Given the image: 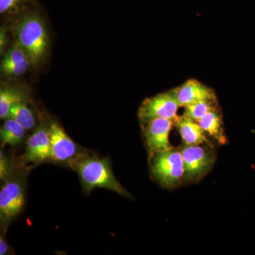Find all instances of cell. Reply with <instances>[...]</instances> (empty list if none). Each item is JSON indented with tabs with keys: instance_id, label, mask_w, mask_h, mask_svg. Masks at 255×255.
Returning a JSON list of instances; mask_svg holds the SVG:
<instances>
[{
	"instance_id": "4",
	"label": "cell",
	"mask_w": 255,
	"mask_h": 255,
	"mask_svg": "<svg viewBox=\"0 0 255 255\" xmlns=\"http://www.w3.org/2000/svg\"><path fill=\"white\" fill-rule=\"evenodd\" d=\"M179 150L184 160V183L199 182L209 173L216 162V153L209 147L184 144Z\"/></svg>"
},
{
	"instance_id": "7",
	"label": "cell",
	"mask_w": 255,
	"mask_h": 255,
	"mask_svg": "<svg viewBox=\"0 0 255 255\" xmlns=\"http://www.w3.org/2000/svg\"><path fill=\"white\" fill-rule=\"evenodd\" d=\"M179 107L173 92L170 90L145 99L139 107L137 116L141 124L154 119H170L174 123L179 117Z\"/></svg>"
},
{
	"instance_id": "8",
	"label": "cell",
	"mask_w": 255,
	"mask_h": 255,
	"mask_svg": "<svg viewBox=\"0 0 255 255\" xmlns=\"http://www.w3.org/2000/svg\"><path fill=\"white\" fill-rule=\"evenodd\" d=\"M173 126V121L167 119H154L141 124L149 162L155 154L174 148L169 142V134Z\"/></svg>"
},
{
	"instance_id": "13",
	"label": "cell",
	"mask_w": 255,
	"mask_h": 255,
	"mask_svg": "<svg viewBox=\"0 0 255 255\" xmlns=\"http://www.w3.org/2000/svg\"><path fill=\"white\" fill-rule=\"evenodd\" d=\"M26 130L14 119H6L0 130L1 147H4L6 145L14 147L22 143Z\"/></svg>"
},
{
	"instance_id": "17",
	"label": "cell",
	"mask_w": 255,
	"mask_h": 255,
	"mask_svg": "<svg viewBox=\"0 0 255 255\" xmlns=\"http://www.w3.org/2000/svg\"><path fill=\"white\" fill-rule=\"evenodd\" d=\"M33 4V0H0V14L9 16L23 12Z\"/></svg>"
},
{
	"instance_id": "9",
	"label": "cell",
	"mask_w": 255,
	"mask_h": 255,
	"mask_svg": "<svg viewBox=\"0 0 255 255\" xmlns=\"http://www.w3.org/2000/svg\"><path fill=\"white\" fill-rule=\"evenodd\" d=\"M50 147L49 126L41 121L27 139L26 150L21 157V163L23 165L32 164L37 166L49 161Z\"/></svg>"
},
{
	"instance_id": "18",
	"label": "cell",
	"mask_w": 255,
	"mask_h": 255,
	"mask_svg": "<svg viewBox=\"0 0 255 255\" xmlns=\"http://www.w3.org/2000/svg\"><path fill=\"white\" fill-rule=\"evenodd\" d=\"M27 59H29L27 53L18 43H16L4 55V58L1 60V68L21 63L23 60Z\"/></svg>"
},
{
	"instance_id": "12",
	"label": "cell",
	"mask_w": 255,
	"mask_h": 255,
	"mask_svg": "<svg viewBox=\"0 0 255 255\" xmlns=\"http://www.w3.org/2000/svg\"><path fill=\"white\" fill-rule=\"evenodd\" d=\"M206 134L214 138L221 145H226L228 138L225 133L222 116L218 109L210 112L198 122Z\"/></svg>"
},
{
	"instance_id": "3",
	"label": "cell",
	"mask_w": 255,
	"mask_h": 255,
	"mask_svg": "<svg viewBox=\"0 0 255 255\" xmlns=\"http://www.w3.org/2000/svg\"><path fill=\"white\" fill-rule=\"evenodd\" d=\"M149 162L152 177L162 187L174 189L184 183V164L180 150L158 152Z\"/></svg>"
},
{
	"instance_id": "16",
	"label": "cell",
	"mask_w": 255,
	"mask_h": 255,
	"mask_svg": "<svg viewBox=\"0 0 255 255\" xmlns=\"http://www.w3.org/2000/svg\"><path fill=\"white\" fill-rule=\"evenodd\" d=\"M184 108V112L183 115L198 122L210 112L218 109L217 101H204V102H197V103L187 106Z\"/></svg>"
},
{
	"instance_id": "1",
	"label": "cell",
	"mask_w": 255,
	"mask_h": 255,
	"mask_svg": "<svg viewBox=\"0 0 255 255\" xmlns=\"http://www.w3.org/2000/svg\"><path fill=\"white\" fill-rule=\"evenodd\" d=\"M70 168L76 171L81 182L82 189L89 193L94 189H108L119 195L130 198V194L117 180L112 170V164L108 157L89 155L88 152L73 161Z\"/></svg>"
},
{
	"instance_id": "14",
	"label": "cell",
	"mask_w": 255,
	"mask_h": 255,
	"mask_svg": "<svg viewBox=\"0 0 255 255\" xmlns=\"http://www.w3.org/2000/svg\"><path fill=\"white\" fill-rule=\"evenodd\" d=\"M8 118L14 119L26 130H31L36 127L34 114L24 101L17 102L11 107Z\"/></svg>"
},
{
	"instance_id": "10",
	"label": "cell",
	"mask_w": 255,
	"mask_h": 255,
	"mask_svg": "<svg viewBox=\"0 0 255 255\" xmlns=\"http://www.w3.org/2000/svg\"><path fill=\"white\" fill-rule=\"evenodd\" d=\"M172 90L180 107L204 101H217L212 89L194 79L187 80Z\"/></svg>"
},
{
	"instance_id": "15",
	"label": "cell",
	"mask_w": 255,
	"mask_h": 255,
	"mask_svg": "<svg viewBox=\"0 0 255 255\" xmlns=\"http://www.w3.org/2000/svg\"><path fill=\"white\" fill-rule=\"evenodd\" d=\"M24 101L21 92L11 87H1L0 90V118L9 117L11 107L17 102Z\"/></svg>"
},
{
	"instance_id": "19",
	"label": "cell",
	"mask_w": 255,
	"mask_h": 255,
	"mask_svg": "<svg viewBox=\"0 0 255 255\" xmlns=\"http://www.w3.org/2000/svg\"><path fill=\"white\" fill-rule=\"evenodd\" d=\"M30 63L31 62L29 59L25 60L21 63L1 68V70L2 73L7 76H19V75H23L28 70Z\"/></svg>"
},
{
	"instance_id": "2",
	"label": "cell",
	"mask_w": 255,
	"mask_h": 255,
	"mask_svg": "<svg viewBox=\"0 0 255 255\" xmlns=\"http://www.w3.org/2000/svg\"><path fill=\"white\" fill-rule=\"evenodd\" d=\"M29 7L23 11L18 20L16 36L17 43L27 53L31 63L36 65L46 54L48 36L39 15Z\"/></svg>"
},
{
	"instance_id": "11",
	"label": "cell",
	"mask_w": 255,
	"mask_h": 255,
	"mask_svg": "<svg viewBox=\"0 0 255 255\" xmlns=\"http://www.w3.org/2000/svg\"><path fill=\"white\" fill-rule=\"evenodd\" d=\"M174 126L177 128L184 145H200L210 143L205 131L196 121L184 115L179 116Z\"/></svg>"
},
{
	"instance_id": "6",
	"label": "cell",
	"mask_w": 255,
	"mask_h": 255,
	"mask_svg": "<svg viewBox=\"0 0 255 255\" xmlns=\"http://www.w3.org/2000/svg\"><path fill=\"white\" fill-rule=\"evenodd\" d=\"M49 161L69 166L87 152L69 136L58 122H53L49 124Z\"/></svg>"
},
{
	"instance_id": "20",
	"label": "cell",
	"mask_w": 255,
	"mask_h": 255,
	"mask_svg": "<svg viewBox=\"0 0 255 255\" xmlns=\"http://www.w3.org/2000/svg\"><path fill=\"white\" fill-rule=\"evenodd\" d=\"M11 164L4 151H0V178L5 181L11 176Z\"/></svg>"
},
{
	"instance_id": "21",
	"label": "cell",
	"mask_w": 255,
	"mask_h": 255,
	"mask_svg": "<svg viewBox=\"0 0 255 255\" xmlns=\"http://www.w3.org/2000/svg\"><path fill=\"white\" fill-rule=\"evenodd\" d=\"M9 245L5 239L4 234H1V236H0V255L9 254Z\"/></svg>"
},
{
	"instance_id": "5",
	"label": "cell",
	"mask_w": 255,
	"mask_h": 255,
	"mask_svg": "<svg viewBox=\"0 0 255 255\" xmlns=\"http://www.w3.org/2000/svg\"><path fill=\"white\" fill-rule=\"evenodd\" d=\"M25 204V184L21 177L10 176L0 191L1 225H8L22 211Z\"/></svg>"
}]
</instances>
